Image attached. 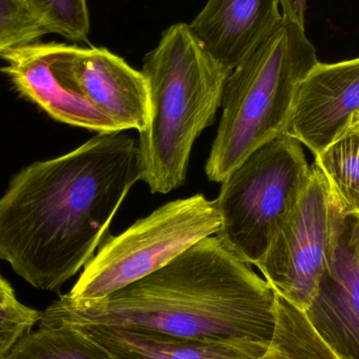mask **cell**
I'll return each mask as SVG.
<instances>
[{
	"label": "cell",
	"mask_w": 359,
	"mask_h": 359,
	"mask_svg": "<svg viewBox=\"0 0 359 359\" xmlns=\"http://www.w3.org/2000/svg\"><path fill=\"white\" fill-rule=\"evenodd\" d=\"M141 176L138 140L122 132L23 168L0 198V262L58 290L94 257Z\"/></svg>",
	"instance_id": "obj_1"
},
{
	"label": "cell",
	"mask_w": 359,
	"mask_h": 359,
	"mask_svg": "<svg viewBox=\"0 0 359 359\" xmlns=\"http://www.w3.org/2000/svg\"><path fill=\"white\" fill-rule=\"evenodd\" d=\"M276 293L217 236L196 243L165 267L103 299L67 295L41 312V326L145 329L209 343L271 345Z\"/></svg>",
	"instance_id": "obj_2"
},
{
	"label": "cell",
	"mask_w": 359,
	"mask_h": 359,
	"mask_svg": "<svg viewBox=\"0 0 359 359\" xmlns=\"http://www.w3.org/2000/svg\"><path fill=\"white\" fill-rule=\"evenodd\" d=\"M151 116L139 133L141 181L153 194L181 187L196 138L215 122L231 72L222 67L186 23L168 27L145 56Z\"/></svg>",
	"instance_id": "obj_3"
},
{
	"label": "cell",
	"mask_w": 359,
	"mask_h": 359,
	"mask_svg": "<svg viewBox=\"0 0 359 359\" xmlns=\"http://www.w3.org/2000/svg\"><path fill=\"white\" fill-rule=\"evenodd\" d=\"M318 62L305 27L283 19L230 73L205 168L210 181L222 183L255 149L284 134L297 88Z\"/></svg>",
	"instance_id": "obj_4"
},
{
	"label": "cell",
	"mask_w": 359,
	"mask_h": 359,
	"mask_svg": "<svg viewBox=\"0 0 359 359\" xmlns=\"http://www.w3.org/2000/svg\"><path fill=\"white\" fill-rule=\"evenodd\" d=\"M311 172L303 145L285 133L255 149L221 183L217 238L241 261L257 265Z\"/></svg>",
	"instance_id": "obj_5"
},
{
	"label": "cell",
	"mask_w": 359,
	"mask_h": 359,
	"mask_svg": "<svg viewBox=\"0 0 359 359\" xmlns=\"http://www.w3.org/2000/svg\"><path fill=\"white\" fill-rule=\"evenodd\" d=\"M217 202L194 194L166 203L119 236H107L67 297L94 302L165 267L219 231Z\"/></svg>",
	"instance_id": "obj_6"
},
{
	"label": "cell",
	"mask_w": 359,
	"mask_h": 359,
	"mask_svg": "<svg viewBox=\"0 0 359 359\" xmlns=\"http://www.w3.org/2000/svg\"><path fill=\"white\" fill-rule=\"evenodd\" d=\"M311 168L299 202L255 265L276 294L304 311L316 299L349 221L320 170Z\"/></svg>",
	"instance_id": "obj_7"
},
{
	"label": "cell",
	"mask_w": 359,
	"mask_h": 359,
	"mask_svg": "<svg viewBox=\"0 0 359 359\" xmlns=\"http://www.w3.org/2000/svg\"><path fill=\"white\" fill-rule=\"evenodd\" d=\"M53 67L67 88L104 114L120 132L147 128L151 116L147 79L117 55L103 48L53 42Z\"/></svg>",
	"instance_id": "obj_8"
},
{
	"label": "cell",
	"mask_w": 359,
	"mask_h": 359,
	"mask_svg": "<svg viewBox=\"0 0 359 359\" xmlns=\"http://www.w3.org/2000/svg\"><path fill=\"white\" fill-rule=\"evenodd\" d=\"M359 113V57L318 62L297 88L285 134L314 157L339 138Z\"/></svg>",
	"instance_id": "obj_9"
},
{
	"label": "cell",
	"mask_w": 359,
	"mask_h": 359,
	"mask_svg": "<svg viewBox=\"0 0 359 359\" xmlns=\"http://www.w3.org/2000/svg\"><path fill=\"white\" fill-rule=\"evenodd\" d=\"M16 90L57 121L101 133L120 132L113 121L72 90L53 67V42H34L0 54Z\"/></svg>",
	"instance_id": "obj_10"
},
{
	"label": "cell",
	"mask_w": 359,
	"mask_h": 359,
	"mask_svg": "<svg viewBox=\"0 0 359 359\" xmlns=\"http://www.w3.org/2000/svg\"><path fill=\"white\" fill-rule=\"evenodd\" d=\"M282 21L280 0H208L188 27L203 48L232 72Z\"/></svg>",
	"instance_id": "obj_11"
},
{
	"label": "cell",
	"mask_w": 359,
	"mask_h": 359,
	"mask_svg": "<svg viewBox=\"0 0 359 359\" xmlns=\"http://www.w3.org/2000/svg\"><path fill=\"white\" fill-rule=\"evenodd\" d=\"M41 326V325H40ZM83 333L113 359H278V347L255 343H209L138 328L82 325Z\"/></svg>",
	"instance_id": "obj_12"
},
{
	"label": "cell",
	"mask_w": 359,
	"mask_h": 359,
	"mask_svg": "<svg viewBox=\"0 0 359 359\" xmlns=\"http://www.w3.org/2000/svg\"><path fill=\"white\" fill-rule=\"evenodd\" d=\"M306 312L339 355L359 359V259L348 246L346 233Z\"/></svg>",
	"instance_id": "obj_13"
},
{
	"label": "cell",
	"mask_w": 359,
	"mask_h": 359,
	"mask_svg": "<svg viewBox=\"0 0 359 359\" xmlns=\"http://www.w3.org/2000/svg\"><path fill=\"white\" fill-rule=\"evenodd\" d=\"M341 210L359 217V113L345 132L314 157Z\"/></svg>",
	"instance_id": "obj_14"
},
{
	"label": "cell",
	"mask_w": 359,
	"mask_h": 359,
	"mask_svg": "<svg viewBox=\"0 0 359 359\" xmlns=\"http://www.w3.org/2000/svg\"><path fill=\"white\" fill-rule=\"evenodd\" d=\"M274 345L278 359H345L313 326L307 312L276 294Z\"/></svg>",
	"instance_id": "obj_15"
},
{
	"label": "cell",
	"mask_w": 359,
	"mask_h": 359,
	"mask_svg": "<svg viewBox=\"0 0 359 359\" xmlns=\"http://www.w3.org/2000/svg\"><path fill=\"white\" fill-rule=\"evenodd\" d=\"M1 359H113L98 344L67 326H40Z\"/></svg>",
	"instance_id": "obj_16"
},
{
	"label": "cell",
	"mask_w": 359,
	"mask_h": 359,
	"mask_svg": "<svg viewBox=\"0 0 359 359\" xmlns=\"http://www.w3.org/2000/svg\"><path fill=\"white\" fill-rule=\"evenodd\" d=\"M48 34L73 41L86 39L90 14L86 0H25Z\"/></svg>",
	"instance_id": "obj_17"
},
{
	"label": "cell",
	"mask_w": 359,
	"mask_h": 359,
	"mask_svg": "<svg viewBox=\"0 0 359 359\" xmlns=\"http://www.w3.org/2000/svg\"><path fill=\"white\" fill-rule=\"evenodd\" d=\"M48 31L25 0H0V54L37 42Z\"/></svg>",
	"instance_id": "obj_18"
},
{
	"label": "cell",
	"mask_w": 359,
	"mask_h": 359,
	"mask_svg": "<svg viewBox=\"0 0 359 359\" xmlns=\"http://www.w3.org/2000/svg\"><path fill=\"white\" fill-rule=\"evenodd\" d=\"M41 313L19 303L0 304V359L39 322Z\"/></svg>",
	"instance_id": "obj_19"
},
{
	"label": "cell",
	"mask_w": 359,
	"mask_h": 359,
	"mask_svg": "<svg viewBox=\"0 0 359 359\" xmlns=\"http://www.w3.org/2000/svg\"><path fill=\"white\" fill-rule=\"evenodd\" d=\"M283 19L305 27L307 0H280Z\"/></svg>",
	"instance_id": "obj_20"
},
{
	"label": "cell",
	"mask_w": 359,
	"mask_h": 359,
	"mask_svg": "<svg viewBox=\"0 0 359 359\" xmlns=\"http://www.w3.org/2000/svg\"><path fill=\"white\" fill-rule=\"evenodd\" d=\"M346 242L359 259V217H353L348 221Z\"/></svg>",
	"instance_id": "obj_21"
},
{
	"label": "cell",
	"mask_w": 359,
	"mask_h": 359,
	"mask_svg": "<svg viewBox=\"0 0 359 359\" xmlns=\"http://www.w3.org/2000/svg\"><path fill=\"white\" fill-rule=\"evenodd\" d=\"M17 301L14 290L11 285L0 276V304L13 303Z\"/></svg>",
	"instance_id": "obj_22"
}]
</instances>
